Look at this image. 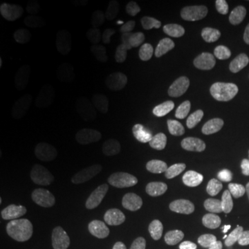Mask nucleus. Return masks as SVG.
Returning <instances> with one entry per match:
<instances>
[{"instance_id": "f257e3e1", "label": "nucleus", "mask_w": 249, "mask_h": 249, "mask_svg": "<svg viewBox=\"0 0 249 249\" xmlns=\"http://www.w3.org/2000/svg\"><path fill=\"white\" fill-rule=\"evenodd\" d=\"M126 181L130 191L142 202L157 201L161 194L160 181L154 170L141 161H133L127 167Z\"/></svg>"}, {"instance_id": "f03ea898", "label": "nucleus", "mask_w": 249, "mask_h": 249, "mask_svg": "<svg viewBox=\"0 0 249 249\" xmlns=\"http://www.w3.org/2000/svg\"><path fill=\"white\" fill-rule=\"evenodd\" d=\"M91 158V150L85 141H74L62 157L59 176L65 181L82 178L88 172Z\"/></svg>"}, {"instance_id": "7ed1b4c3", "label": "nucleus", "mask_w": 249, "mask_h": 249, "mask_svg": "<svg viewBox=\"0 0 249 249\" xmlns=\"http://www.w3.org/2000/svg\"><path fill=\"white\" fill-rule=\"evenodd\" d=\"M54 163L50 157H42L34 161L24 171L18 183V192L26 200L34 198L49 182L53 173Z\"/></svg>"}, {"instance_id": "20e7f679", "label": "nucleus", "mask_w": 249, "mask_h": 249, "mask_svg": "<svg viewBox=\"0 0 249 249\" xmlns=\"http://www.w3.org/2000/svg\"><path fill=\"white\" fill-rule=\"evenodd\" d=\"M93 81L103 91H112L119 83L120 62L116 52L101 50L93 57Z\"/></svg>"}, {"instance_id": "39448f33", "label": "nucleus", "mask_w": 249, "mask_h": 249, "mask_svg": "<svg viewBox=\"0 0 249 249\" xmlns=\"http://www.w3.org/2000/svg\"><path fill=\"white\" fill-rule=\"evenodd\" d=\"M170 224L163 217L140 213L130 218L126 224V232L135 241H147L160 238L169 232Z\"/></svg>"}, {"instance_id": "423d86ee", "label": "nucleus", "mask_w": 249, "mask_h": 249, "mask_svg": "<svg viewBox=\"0 0 249 249\" xmlns=\"http://www.w3.org/2000/svg\"><path fill=\"white\" fill-rule=\"evenodd\" d=\"M38 12L28 7L5 5L0 9V22L13 35H26L39 23Z\"/></svg>"}, {"instance_id": "0eeeda50", "label": "nucleus", "mask_w": 249, "mask_h": 249, "mask_svg": "<svg viewBox=\"0 0 249 249\" xmlns=\"http://www.w3.org/2000/svg\"><path fill=\"white\" fill-rule=\"evenodd\" d=\"M213 139V128L202 120H192L182 124L176 132L179 147L188 152L200 151L208 147Z\"/></svg>"}, {"instance_id": "6e6552de", "label": "nucleus", "mask_w": 249, "mask_h": 249, "mask_svg": "<svg viewBox=\"0 0 249 249\" xmlns=\"http://www.w3.org/2000/svg\"><path fill=\"white\" fill-rule=\"evenodd\" d=\"M51 112L49 108L40 107L33 112L24 127V143L31 151H37L44 145L49 136L51 124Z\"/></svg>"}, {"instance_id": "1a4fd4ad", "label": "nucleus", "mask_w": 249, "mask_h": 249, "mask_svg": "<svg viewBox=\"0 0 249 249\" xmlns=\"http://www.w3.org/2000/svg\"><path fill=\"white\" fill-rule=\"evenodd\" d=\"M95 129L101 136L118 138L124 132V113L118 107L107 104L96 112Z\"/></svg>"}, {"instance_id": "9d476101", "label": "nucleus", "mask_w": 249, "mask_h": 249, "mask_svg": "<svg viewBox=\"0 0 249 249\" xmlns=\"http://www.w3.org/2000/svg\"><path fill=\"white\" fill-rule=\"evenodd\" d=\"M154 172L158 180L171 189H178L181 183V166L176 158L160 156L154 160Z\"/></svg>"}, {"instance_id": "9b49d317", "label": "nucleus", "mask_w": 249, "mask_h": 249, "mask_svg": "<svg viewBox=\"0 0 249 249\" xmlns=\"http://www.w3.org/2000/svg\"><path fill=\"white\" fill-rule=\"evenodd\" d=\"M220 222L226 232L234 238L249 236V218L235 207L224 208L220 213Z\"/></svg>"}, {"instance_id": "f8f14e48", "label": "nucleus", "mask_w": 249, "mask_h": 249, "mask_svg": "<svg viewBox=\"0 0 249 249\" xmlns=\"http://www.w3.org/2000/svg\"><path fill=\"white\" fill-rule=\"evenodd\" d=\"M150 83L152 88L156 90L161 101L169 103V104H176L179 102L180 95L178 92V85L177 80L171 75H155L151 77Z\"/></svg>"}, {"instance_id": "ddd939ff", "label": "nucleus", "mask_w": 249, "mask_h": 249, "mask_svg": "<svg viewBox=\"0 0 249 249\" xmlns=\"http://www.w3.org/2000/svg\"><path fill=\"white\" fill-rule=\"evenodd\" d=\"M22 61L27 71L31 73H44L51 67L52 55L48 50L42 48H33L23 54Z\"/></svg>"}, {"instance_id": "4468645a", "label": "nucleus", "mask_w": 249, "mask_h": 249, "mask_svg": "<svg viewBox=\"0 0 249 249\" xmlns=\"http://www.w3.org/2000/svg\"><path fill=\"white\" fill-rule=\"evenodd\" d=\"M200 18L198 5L193 0H186L182 2L181 8L176 20L177 31L182 35L191 33L194 29Z\"/></svg>"}, {"instance_id": "2eb2a0df", "label": "nucleus", "mask_w": 249, "mask_h": 249, "mask_svg": "<svg viewBox=\"0 0 249 249\" xmlns=\"http://www.w3.org/2000/svg\"><path fill=\"white\" fill-rule=\"evenodd\" d=\"M39 36L43 43L51 46H67L75 40L73 31L62 26H46L40 31Z\"/></svg>"}, {"instance_id": "dca6fc26", "label": "nucleus", "mask_w": 249, "mask_h": 249, "mask_svg": "<svg viewBox=\"0 0 249 249\" xmlns=\"http://www.w3.org/2000/svg\"><path fill=\"white\" fill-rule=\"evenodd\" d=\"M177 28L176 22L169 18H160L155 21L154 27H152V42L155 46H160L167 44L173 39L174 34H176Z\"/></svg>"}, {"instance_id": "f3484780", "label": "nucleus", "mask_w": 249, "mask_h": 249, "mask_svg": "<svg viewBox=\"0 0 249 249\" xmlns=\"http://www.w3.org/2000/svg\"><path fill=\"white\" fill-rule=\"evenodd\" d=\"M143 60L149 67V70L156 73V75H160L170 66V58L167 51L160 46H152L148 49L143 55Z\"/></svg>"}, {"instance_id": "a211bd4d", "label": "nucleus", "mask_w": 249, "mask_h": 249, "mask_svg": "<svg viewBox=\"0 0 249 249\" xmlns=\"http://www.w3.org/2000/svg\"><path fill=\"white\" fill-rule=\"evenodd\" d=\"M241 58L236 53H227L218 55L216 62V73L220 80L232 77L240 70Z\"/></svg>"}, {"instance_id": "6ab92c4d", "label": "nucleus", "mask_w": 249, "mask_h": 249, "mask_svg": "<svg viewBox=\"0 0 249 249\" xmlns=\"http://www.w3.org/2000/svg\"><path fill=\"white\" fill-rule=\"evenodd\" d=\"M213 92V81L207 74L201 73L195 77L192 88V99L196 105H204L209 102Z\"/></svg>"}, {"instance_id": "aec40b11", "label": "nucleus", "mask_w": 249, "mask_h": 249, "mask_svg": "<svg viewBox=\"0 0 249 249\" xmlns=\"http://www.w3.org/2000/svg\"><path fill=\"white\" fill-rule=\"evenodd\" d=\"M209 17L211 22L217 27H226L234 18V13L225 2L218 1L210 8Z\"/></svg>"}, {"instance_id": "412c9836", "label": "nucleus", "mask_w": 249, "mask_h": 249, "mask_svg": "<svg viewBox=\"0 0 249 249\" xmlns=\"http://www.w3.org/2000/svg\"><path fill=\"white\" fill-rule=\"evenodd\" d=\"M67 17V12L65 6L60 1L52 0L48 2L45 6L44 12H43V18L46 22L50 23V26H59V23H62Z\"/></svg>"}, {"instance_id": "4be33fe9", "label": "nucleus", "mask_w": 249, "mask_h": 249, "mask_svg": "<svg viewBox=\"0 0 249 249\" xmlns=\"http://www.w3.org/2000/svg\"><path fill=\"white\" fill-rule=\"evenodd\" d=\"M201 240L198 235L189 231H183L173 236L170 249H201Z\"/></svg>"}, {"instance_id": "5701e85b", "label": "nucleus", "mask_w": 249, "mask_h": 249, "mask_svg": "<svg viewBox=\"0 0 249 249\" xmlns=\"http://www.w3.org/2000/svg\"><path fill=\"white\" fill-rule=\"evenodd\" d=\"M231 92L233 98L238 102L249 101V73L242 71L233 80Z\"/></svg>"}, {"instance_id": "b1692460", "label": "nucleus", "mask_w": 249, "mask_h": 249, "mask_svg": "<svg viewBox=\"0 0 249 249\" xmlns=\"http://www.w3.org/2000/svg\"><path fill=\"white\" fill-rule=\"evenodd\" d=\"M226 37L223 34H216V35L211 36L209 39H207L203 44L201 45L200 52L201 54L205 57V55H214L219 54L222 51L224 45H225Z\"/></svg>"}, {"instance_id": "393cba45", "label": "nucleus", "mask_w": 249, "mask_h": 249, "mask_svg": "<svg viewBox=\"0 0 249 249\" xmlns=\"http://www.w3.org/2000/svg\"><path fill=\"white\" fill-rule=\"evenodd\" d=\"M193 55V51L188 48H178L173 51L170 58V67L174 73H182L185 71V61Z\"/></svg>"}, {"instance_id": "a878e982", "label": "nucleus", "mask_w": 249, "mask_h": 249, "mask_svg": "<svg viewBox=\"0 0 249 249\" xmlns=\"http://www.w3.org/2000/svg\"><path fill=\"white\" fill-rule=\"evenodd\" d=\"M218 55L219 54L205 55V57H203V59H202V68H203V73L207 74V75L210 77V80L213 81V83H217L220 81V79L218 77L216 73V62H217Z\"/></svg>"}, {"instance_id": "bb28decb", "label": "nucleus", "mask_w": 249, "mask_h": 249, "mask_svg": "<svg viewBox=\"0 0 249 249\" xmlns=\"http://www.w3.org/2000/svg\"><path fill=\"white\" fill-rule=\"evenodd\" d=\"M58 249H93L91 245L88 242L81 240L79 238H74V236H70V238H65L64 240L60 242Z\"/></svg>"}, {"instance_id": "cd10ccee", "label": "nucleus", "mask_w": 249, "mask_h": 249, "mask_svg": "<svg viewBox=\"0 0 249 249\" xmlns=\"http://www.w3.org/2000/svg\"><path fill=\"white\" fill-rule=\"evenodd\" d=\"M236 44L242 50H249V28L240 27L234 34Z\"/></svg>"}, {"instance_id": "c85d7f7f", "label": "nucleus", "mask_w": 249, "mask_h": 249, "mask_svg": "<svg viewBox=\"0 0 249 249\" xmlns=\"http://www.w3.org/2000/svg\"><path fill=\"white\" fill-rule=\"evenodd\" d=\"M123 7L128 9H140L145 7V1L144 0H139V1H126L124 2Z\"/></svg>"}, {"instance_id": "c756f323", "label": "nucleus", "mask_w": 249, "mask_h": 249, "mask_svg": "<svg viewBox=\"0 0 249 249\" xmlns=\"http://www.w3.org/2000/svg\"><path fill=\"white\" fill-rule=\"evenodd\" d=\"M4 110V98L0 97V112H2Z\"/></svg>"}, {"instance_id": "7c9ffc66", "label": "nucleus", "mask_w": 249, "mask_h": 249, "mask_svg": "<svg viewBox=\"0 0 249 249\" xmlns=\"http://www.w3.org/2000/svg\"><path fill=\"white\" fill-rule=\"evenodd\" d=\"M248 239H249V236H248Z\"/></svg>"}]
</instances>
